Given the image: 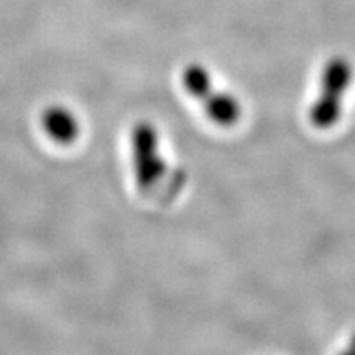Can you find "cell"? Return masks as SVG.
Here are the masks:
<instances>
[{
  "instance_id": "6da1fadb",
  "label": "cell",
  "mask_w": 355,
  "mask_h": 355,
  "mask_svg": "<svg viewBox=\"0 0 355 355\" xmlns=\"http://www.w3.org/2000/svg\"><path fill=\"white\" fill-rule=\"evenodd\" d=\"M352 64L345 58H332L326 63L321 74L319 97L309 109L311 125L319 130L332 128L340 121L344 97L352 83Z\"/></svg>"
},
{
  "instance_id": "5b68a950",
  "label": "cell",
  "mask_w": 355,
  "mask_h": 355,
  "mask_svg": "<svg viewBox=\"0 0 355 355\" xmlns=\"http://www.w3.org/2000/svg\"><path fill=\"white\" fill-rule=\"evenodd\" d=\"M181 81H183V86L188 91V94L193 96L194 99L204 101L214 91V84H212L209 71L204 68L202 64L186 66Z\"/></svg>"
},
{
  "instance_id": "7a4b0ae2",
  "label": "cell",
  "mask_w": 355,
  "mask_h": 355,
  "mask_svg": "<svg viewBox=\"0 0 355 355\" xmlns=\"http://www.w3.org/2000/svg\"><path fill=\"white\" fill-rule=\"evenodd\" d=\"M130 146L135 183L141 191L152 189L166 173V162L159 148V135L153 123H135L132 128Z\"/></svg>"
},
{
  "instance_id": "3957f363",
  "label": "cell",
  "mask_w": 355,
  "mask_h": 355,
  "mask_svg": "<svg viewBox=\"0 0 355 355\" xmlns=\"http://www.w3.org/2000/svg\"><path fill=\"white\" fill-rule=\"evenodd\" d=\"M42 128L48 139L61 146L74 144L81 135V123L76 114L61 104L50 105L43 110Z\"/></svg>"
},
{
  "instance_id": "8992f818",
  "label": "cell",
  "mask_w": 355,
  "mask_h": 355,
  "mask_svg": "<svg viewBox=\"0 0 355 355\" xmlns=\"http://www.w3.org/2000/svg\"><path fill=\"white\" fill-rule=\"evenodd\" d=\"M339 355H355V349H352V347H349L347 350H343V352H340Z\"/></svg>"
},
{
  "instance_id": "277c9868",
  "label": "cell",
  "mask_w": 355,
  "mask_h": 355,
  "mask_svg": "<svg viewBox=\"0 0 355 355\" xmlns=\"http://www.w3.org/2000/svg\"><path fill=\"white\" fill-rule=\"evenodd\" d=\"M204 112H206L209 121H212L216 125L220 127H230L239 122L242 114V105L237 97L224 91H214L211 92L206 99L202 101Z\"/></svg>"
},
{
  "instance_id": "52a82bcc",
  "label": "cell",
  "mask_w": 355,
  "mask_h": 355,
  "mask_svg": "<svg viewBox=\"0 0 355 355\" xmlns=\"http://www.w3.org/2000/svg\"><path fill=\"white\" fill-rule=\"evenodd\" d=\"M350 347L355 349V334L352 336V340H350Z\"/></svg>"
}]
</instances>
